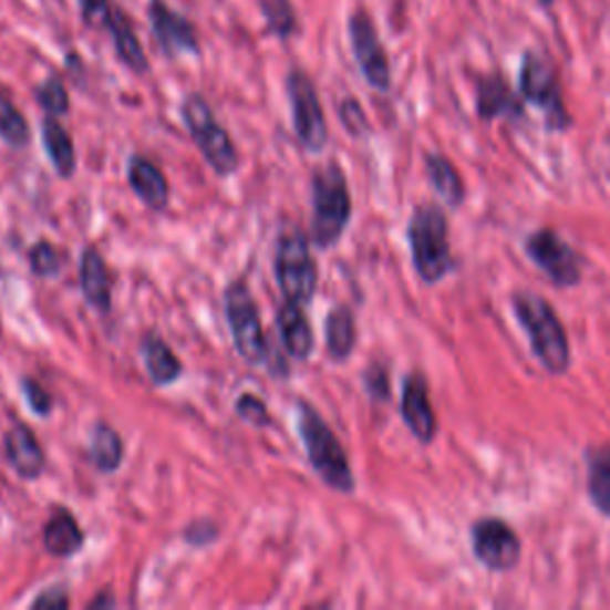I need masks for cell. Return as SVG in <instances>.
<instances>
[{
  "instance_id": "cell-25",
  "label": "cell",
  "mask_w": 610,
  "mask_h": 610,
  "mask_svg": "<svg viewBox=\"0 0 610 610\" xmlns=\"http://www.w3.org/2000/svg\"><path fill=\"white\" fill-rule=\"evenodd\" d=\"M144 355H146V368L153 384H172L179 380L182 374V363L177 361V355L172 353L167 343L158 337H146L144 341Z\"/></svg>"
},
{
  "instance_id": "cell-22",
  "label": "cell",
  "mask_w": 610,
  "mask_h": 610,
  "mask_svg": "<svg viewBox=\"0 0 610 610\" xmlns=\"http://www.w3.org/2000/svg\"><path fill=\"white\" fill-rule=\"evenodd\" d=\"M43 546L55 558L74 556L84 546V535L70 513H58L43 529Z\"/></svg>"
},
{
  "instance_id": "cell-36",
  "label": "cell",
  "mask_w": 610,
  "mask_h": 610,
  "mask_svg": "<svg viewBox=\"0 0 610 610\" xmlns=\"http://www.w3.org/2000/svg\"><path fill=\"white\" fill-rule=\"evenodd\" d=\"M365 386L370 394L374 399L384 401L389 396V378H386V370L382 365H372L368 372H365Z\"/></svg>"
},
{
  "instance_id": "cell-13",
  "label": "cell",
  "mask_w": 610,
  "mask_h": 610,
  "mask_svg": "<svg viewBox=\"0 0 610 610\" xmlns=\"http://www.w3.org/2000/svg\"><path fill=\"white\" fill-rule=\"evenodd\" d=\"M148 20L153 39L158 41L167 58L200 53L196 27L182 12L172 10L167 0H148Z\"/></svg>"
},
{
  "instance_id": "cell-10",
  "label": "cell",
  "mask_w": 610,
  "mask_h": 610,
  "mask_svg": "<svg viewBox=\"0 0 610 610\" xmlns=\"http://www.w3.org/2000/svg\"><path fill=\"white\" fill-rule=\"evenodd\" d=\"M527 258L560 289L575 287L582 279V260L577 250L562 241L554 229L529 234L525 241Z\"/></svg>"
},
{
  "instance_id": "cell-8",
  "label": "cell",
  "mask_w": 610,
  "mask_h": 610,
  "mask_svg": "<svg viewBox=\"0 0 610 610\" xmlns=\"http://www.w3.org/2000/svg\"><path fill=\"white\" fill-rule=\"evenodd\" d=\"M227 320L234 347L248 365H262L268 358V341H265L260 316L254 296L246 285H231L227 291Z\"/></svg>"
},
{
  "instance_id": "cell-18",
  "label": "cell",
  "mask_w": 610,
  "mask_h": 610,
  "mask_svg": "<svg viewBox=\"0 0 610 610\" xmlns=\"http://www.w3.org/2000/svg\"><path fill=\"white\" fill-rule=\"evenodd\" d=\"M105 29L111 31L113 37V45L115 53L120 58V62H124L134 74H146L148 72V58L141 49V41L136 37V31L132 27V20L124 14L120 8H113L111 18L105 22Z\"/></svg>"
},
{
  "instance_id": "cell-14",
  "label": "cell",
  "mask_w": 610,
  "mask_h": 610,
  "mask_svg": "<svg viewBox=\"0 0 610 610\" xmlns=\"http://www.w3.org/2000/svg\"><path fill=\"white\" fill-rule=\"evenodd\" d=\"M401 415L417 442L432 444L436 436V415L432 411L427 384L422 380V374H409L405 378L401 394Z\"/></svg>"
},
{
  "instance_id": "cell-1",
  "label": "cell",
  "mask_w": 610,
  "mask_h": 610,
  "mask_svg": "<svg viewBox=\"0 0 610 610\" xmlns=\"http://www.w3.org/2000/svg\"><path fill=\"white\" fill-rule=\"evenodd\" d=\"M513 310L529 337L537 361L554 374L566 372L570 368V343L566 327L560 324L549 301L539 293L518 291L513 296Z\"/></svg>"
},
{
  "instance_id": "cell-26",
  "label": "cell",
  "mask_w": 610,
  "mask_h": 610,
  "mask_svg": "<svg viewBox=\"0 0 610 610\" xmlns=\"http://www.w3.org/2000/svg\"><path fill=\"white\" fill-rule=\"evenodd\" d=\"M427 175H430V182L436 189V194H440L448 206H461L463 198H465V186H463V179L458 175V169L451 165V161H446L444 155H427Z\"/></svg>"
},
{
  "instance_id": "cell-15",
  "label": "cell",
  "mask_w": 610,
  "mask_h": 610,
  "mask_svg": "<svg viewBox=\"0 0 610 610\" xmlns=\"http://www.w3.org/2000/svg\"><path fill=\"white\" fill-rule=\"evenodd\" d=\"M477 115L482 120L506 117L518 122L525 117L523 96L510 89L500 74H487L477 80Z\"/></svg>"
},
{
  "instance_id": "cell-24",
  "label": "cell",
  "mask_w": 610,
  "mask_h": 610,
  "mask_svg": "<svg viewBox=\"0 0 610 610\" xmlns=\"http://www.w3.org/2000/svg\"><path fill=\"white\" fill-rule=\"evenodd\" d=\"M327 351L334 358V361H347V358L353 353L355 347V320L351 316L349 308H337L330 312L327 318Z\"/></svg>"
},
{
  "instance_id": "cell-33",
  "label": "cell",
  "mask_w": 610,
  "mask_h": 610,
  "mask_svg": "<svg viewBox=\"0 0 610 610\" xmlns=\"http://www.w3.org/2000/svg\"><path fill=\"white\" fill-rule=\"evenodd\" d=\"M237 413L250 422V425H258V427H265L270 425V413L268 409H265V403L254 396V394H244L239 401H237Z\"/></svg>"
},
{
  "instance_id": "cell-9",
  "label": "cell",
  "mask_w": 610,
  "mask_h": 610,
  "mask_svg": "<svg viewBox=\"0 0 610 610\" xmlns=\"http://www.w3.org/2000/svg\"><path fill=\"white\" fill-rule=\"evenodd\" d=\"M287 93L293 115V130L299 134L301 144L318 153L327 144V120L318 89L303 70H291L287 76Z\"/></svg>"
},
{
  "instance_id": "cell-31",
  "label": "cell",
  "mask_w": 610,
  "mask_h": 610,
  "mask_svg": "<svg viewBox=\"0 0 610 610\" xmlns=\"http://www.w3.org/2000/svg\"><path fill=\"white\" fill-rule=\"evenodd\" d=\"M29 260L37 277H55L62 270V256L58 254V248L53 244H37L29 250Z\"/></svg>"
},
{
  "instance_id": "cell-6",
  "label": "cell",
  "mask_w": 610,
  "mask_h": 610,
  "mask_svg": "<svg viewBox=\"0 0 610 610\" xmlns=\"http://www.w3.org/2000/svg\"><path fill=\"white\" fill-rule=\"evenodd\" d=\"M182 115L186 127L192 132V138L196 141V146L203 153V158L208 161V165L217 172V175L229 177L231 172H237L239 167L237 148H234L229 134L215 122L208 101L198 96V93H192V96H186V101L182 103Z\"/></svg>"
},
{
  "instance_id": "cell-37",
  "label": "cell",
  "mask_w": 610,
  "mask_h": 610,
  "mask_svg": "<svg viewBox=\"0 0 610 610\" xmlns=\"http://www.w3.org/2000/svg\"><path fill=\"white\" fill-rule=\"evenodd\" d=\"M34 608H70V597L62 589H51L41 593L34 601Z\"/></svg>"
},
{
  "instance_id": "cell-30",
  "label": "cell",
  "mask_w": 610,
  "mask_h": 610,
  "mask_svg": "<svg viewBox=\"0 0 610 610\" xmlns=\"http://www.w3.org/2000/svg\"><path fill=\"white\" fill-rule=\"evenodd\" d=\"M37 101L51 117L65 115L70 111V96L68 89L58 76H49L39 89H37Z\"/></svg>"
},
{
  "instance_id": "cell-19",
  "label": "cell",
  "mask_w": 610,
  "mask_h": 610,
  "mask_svg": "<svg viewBox=\"0 0 610 610\" xmlns=\"http://www.w3.org/2000/svg\"><path fill=\"white\" fill-rule=\"evenodd\" d=\"M130 184L132 189L136 192V196L146 203L151 210H165L167 200H169V186L167 179L161 172V167L141 158H132L130 163Z\"/></svg>"
},
{
  "instance_id": "cell-38",
  "label": "cell",
  "mask_w": 610,
  "mask_h": 610,
  "mask_svg": "<svg viewBox=\"0 0 610 610\" xmlns=\"http://www.w3.org/2000/svg\"><path fill=\"white\" fill-rule=\"evenodd\" d=\"M537 3H539V6H544V8H551V6L556 3V0H537Z\"/></svg>"
},
{
  "instance_id": "cell-2",
  "label": "cell",
  "mask_w": 610,
  "mask_h": 610,
  "mask_svg": "<svg viewBox=\"0 0 610 610\" xmlns=\"http://www.w3.org/2000/svg\"><path fill=\"white\" fill-rule=\"evenodd\" d=\"M413 265L425 285H436L456 270L448 244V220L442 208L420 206L409 225Z\"/></svg>"
},
{
  "instance_id": "cell-28",
  "label": "cell",
  "mask_w": 610,
  "mask_h": 610,
  "mask_svg": "<svg viewBox=\"0 0 610 610\" xmlns=\"http://www.w3.org/2000/svg\"><path fill=\"white\" fill-rule=\"evenodd\" d=\"M258 6L270 34L277 39H289L299 31V18H296L291 0H258Z\"/></svg>"
},
{
  "instance_id": "cell-17",
  "label": "cell",
  "mask_w": 610,
  "mask_h": 610,
  "mask_svg": "<svg viewBox=\"0 0 610 610\" xmlns=\"http://www.w3.org/2000/svg\"><path fill=\"white\" fill-rule=\"evenodd\" d=\"M277 322L281 341H285V349L289 351V355L296 358V361H308L312 347H316V339H312V330L303 312V306L287 301L279 310Z\"/></svg>"
},
{
  "instance_id": "cell-34",
  "label": "cell",
  "mask_w": 610,
  "mask_h": 610,
  "mask_svg": "<svg viewBox=\"0 0 610 610\" xmlns=\"http://www.w3.org/2000/svg\"><path fill=\"white\" fill-rule=\"evenodd\" d=\"M82 10V20L89 27H105L107 18H111L113 6L111 0H76Z\"/></svg>"
},
{
  "instance_id": "cell-7",
  "label": "cell",
  "mask_w": 610,
  "mask_h": 610,
  "mask_svg": "<svg viewBox=\"0 0 610 610\" xmlns=\"http://www.w3.org/2000/svg\"><path fill=\"white\" fill-rule=\"evenodd\" d=\"M275 272L287 301L301 306L312 301V296H316L318 289V270L310 256L308 239L301 231H289L279 239Z\"/></svg>"
},
{
  "instance_id": "cell-11",
  "label": "cell",
  "mask_w": 610,
  "mask_h": 610,
  "mask_svg": "<svg viewBox=\"0 0 610 610\" xmlns=\"http://www.w3.org/2000/svg\"><path fill=\"white\" fill-rule=\"evenodd\" d=\"M349 39L353 58L361 68V74L365 82L374 91H389L391 89V65L384 45L380 41L378 27H374L372 18L365 8H358L349 18Z\"/></svg>"
},
{
  "instance_id": "cell-20",
  "label": "cell",
  "mask_w": 610,
  "mask_h": 610,
  "mask_svg": "<svg viewBox=\"0 0 610 610\" xmlns=\"http://www.w3.org/2000/svg\"><path fill=\"white\" fill-rule=\"evenodd\" d=\"M80 281L84 299L101 312L111 310L113 303V287H111V275H107L105 260L96 248H86L82 256V268H80Z\"/></svg>"
},
{
  "instance_id": "cell-29",
  "label": "cell",
  "mask_w": 610,
  "mask_h": 610,
  "mask_svg": "<svg viewBox=\"0 0 610 610\" xmlns=\"http://www.w3.org/2000/svg\"><path fill=\"white\" fill-rule=\"evenodd\" d=\"M0 138L18 148L27 146V141H29L27 120L18 111V105H14L3 91H0Z\"/></svg>"
},
{
  "instance_id": "cell-16",
  "label": "cell",
  "mask_w": 610,
  "mask_h": 610,
  "mask_svg": "<svg viewBox=\"0 0 610 610\" xmlns=\"http://www.w3.org/2000/svg\"><path fill=\"white\" fill-rule=\"evenodd\" d=\"M6 461L22 479H37L45 471L43 448L27 425H14L6 434Z\"/></svg>"
},
{
  "instance_id": "cell-5",
  "label": "cell",
  "mask_w": 610,
  "mask_h": 610,
  "mask_svg": "<svg viewBox=\"0 0 610 610\" xmlns=\"http://www.w3.org/2000/svg\"><path fill=\"white\" fill-rule=\"evenodd\" d=\"M520 96L541 111L546 127L551 132L568 130L572 120L562 103V93L558 84V74L554 65L537 51H527L520 65Z\"/></svg>"
},
{
  "instance_id": "cell-3",
  "label": "cell",
  "mask_w": 610,
  "mask_h": 610,
  "mask_svg": "<svg viewBox=\"0 0 610 610\" xmlns=\"http://www.w3.org/2000/svg\"><path fill=\"white\" fill-rule=\"evenodd\" d=\"M312 241L318 248H332L351 220V196L347 177L337 163L312 175Z\"/></svg>"
},
{
  "instance_id": "cell-23",
  "label": "cell",
  "mask_w": 610,
  "mask_h": 610,
  "mask_svg": "<svg viewBox=\"0 0 610 610\" xmlns=\"http://www.w3.org/2000/svg\"><path fill=\"white\" fill-rule=\"evenodd\" d=\"M43 146L53 167L58 169L60 177H72L74 165H76V155H74V144L68 134V130L55 117H45L43 120Z\"/></svg>"
},
{
  "instance_id": "cell-35",
  "label": "cell",
  "mask_w": 610,
  "mask_h": 610,
  "mask_svg": "<svg viewBox=\"0 0 610 610\" xmlns=\"http://www.w3.org/2000/svg\"><path fill=\"white\" fill-rule=\"evenodd\" d=\"M22 389H24V396H27V403L31 405V411H34L37 415H49L53 411V401H51V394L45 391L43 386H39L34 380H24L22 382Z\"/></svg>"
},
{
  "instance_id": "cell-32",
  "label": "cell",
  "mask_w": 610,
  "mask_h": 610,
  "mask_svg": "<svg viewBox=\"0 0 610 610\" xmlns=\"http://www.w3.org/2000/svg\"><path fill=\"white\" fill-rule=\"evenodd\" d=\"M339 117L351 136H365L370 132L368 115L355 99H347L339 107Z\"/></svg>"
},
{
  "instance_id": "cell-21",
  "label": "cell",
  "mask_w": 610,
  "mask_h": 610,
  "mask_svg": "<svg viewBox=\"0 0 610 610\" xmlns=\"http://www.w3.org/2000/svg\"><path fill=\"white\" fill-rule=\"evenodd\" d=\"M587 492L591 504L610 518V444L587 451Z\"/></svg>"
},
{
  "instance_id": "cell-27",
  "label": "cell",
  "mask_w": 610,
  "mask_h": 610,
  "mask_svg": "<svg viewBox=\"0 0 610 610\" xmlns=\"http://www.w3.org/2000/svg\"><path fill=\"white\" fill-rule=\"evenodd\" d=\"M124 458V444L120 434L107 427L99 425L91 434V461L101 473H115Z\"/></svg>"
},
{
  "instance_id": "cell-12",
  "label": "cell",
  "mask_w": 610,
  "mask_h": 610,
  "mask_svg": "<svg viewBox=\"0 0 610 610\" xmlns=\"http://www.w3.org/2000/svg\"><path fill=\"white\" fill-rule=\"evenodd\" d=\"M471 539L475 558L484 568L494 572H508L518 566L523 546L508 523L496 518L477 520L471 529Z\"/></svg>"
},
{
  "instance_id": "cell-4",
  "label": "cell",
  "mask_w": 610,
  "mask_h": 610,
  "mask_svg": "<svg viewBox=\"0 0 610 610\" xmlns=\"http://www.w3.org/2000/svg\"><path fill=\"white\" fill-rule=\"evenodd\" d=\"M299 432L303 446L308 451V461L324 484L341 494H351L355 489V479L347 453H343L334 432L327 427L316 409L308 403L299 405Z\"/></svg>"
}]
</instances>
